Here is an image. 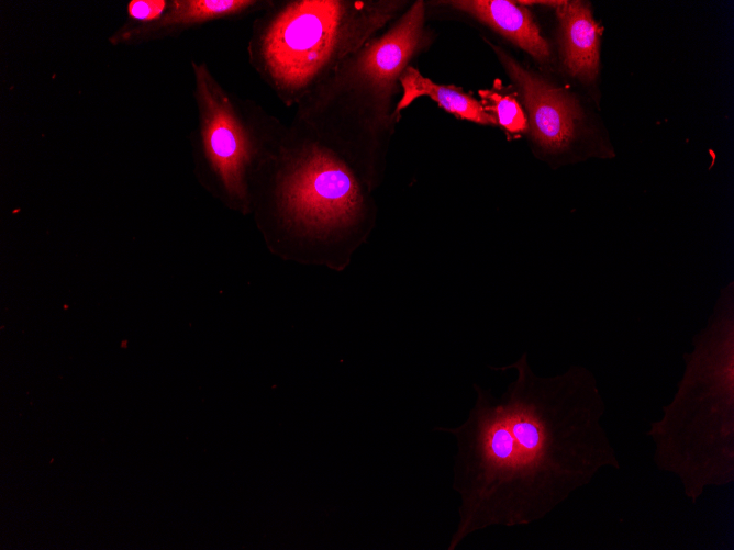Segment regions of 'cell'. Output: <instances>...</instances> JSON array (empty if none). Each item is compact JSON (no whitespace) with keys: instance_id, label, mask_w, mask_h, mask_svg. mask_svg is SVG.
<instances>
[{"instance_id":"obj_1","label":"cell","mask_w":734,"mask_h":550,"mask_svg":"<svg viewBox=\"0 0 734 550\" xmlns=\"http://www.w3.org/2000/svg\"><path fill=\"white\" fill-rule=\"evenodd\" d=\"M515 379L500 396L474 384L476 401L456 427L452 486L460 496L447 550L489 527L541 520L605 468L620 462L603 427L604 399L593 373L571 366L540 377L527 353L510 366Z\"/></svg>"},{"instance_id":"obj_2","label":"cell","mask_w":734,"mask_h":550,"mask_svg":"<svg viewBox=\"0 0 734 550\" xmlns=\"http://www.w3.org/2000/svg\"><path fill=\"white\" fill-rule=\"evenodd\" d=\"M371 190L352 165L293 117L251 184V214L268 250L343 271L372 231Z\"/></svg>"},{"instance_id":"obj_3","label":"cell","mask_w":734,"mask_h":550,"mask_svg":"<svg viewBox=\"0 0 734 550\" xmlns=\"http://www.w3.org/2000/svg\"><path fill=\"white\" fill-rule=\"evenodd\" d=\"M692 344L677 392L647 435L656 467L676 475L685 496L697 503L708 489L734 481L733 282Z\"/></svg>"},{"instance_id":"obj_4","label":"cell","mask_w":734,"mask_h":550,"mask_svg":"<svg viewBox=\"0 0 734 550\" xmlns=\"http://www.w3.org/2000/svg\"><path fill=\"white\" fill-rule=\"evenodd\" d=\"M425 3L410 4L300 104L294 117L341 154L374 191L381 183L400 77L424 38Z\"/></svg>"},{"instance_id":"obj_5","label":"cell","mask_w":734,"mask_h":550,"mask_svg":"<svg viewBox=\"0 0 734 550\" xmlns=\"http://www.w3.org/2000/svg\"><path fill=\"white\" fill-rule=\"evenodd\" d=\"M401 0H273L252 24L251 67L290 108L408 7Z\"/></svg>"},{"instance_id":"obj_6","label":"cell","mask_w":734,"mask_h":550,"mask_svg":"<svg viewBox=\"0 0 734 550\" xmlns=\"http://www.w3.org/2000/svg\"><path fill=\"white\" fill-rule=\"evenodd\" d=\"M197 125L190 134L201 183L227 207L251 214V184L288 125L225 89L203 61H191Z\"/></svg>"},{"instance_id":"obj_7","label":"cell","mask_w":734,"mask_h":550,"mask_svg":"<svg viewBox=\"0 0 734 550\" xmlns=\"http://www.w3.org/2000/svg\"><path fill=\"white\" fill-rule=\"evenodd\" d=\"M490 46L522 94L536 144L548 154L565 151L576 136L580 120L576 101L565 90L521 66L500 47Z\"/></svg>"},{"instance_id":"obj_8","label":"cell","mask_w":734,"mask_h":550,"mask_svg":"<svg viewBox=\"0 0 734 550\" xmlns=\"http://www.w3.org/2000/svg\"><path fill=\"white\" fill-rule=\"evenodd\" d=\"M273 0H168L159 19L145 24L124 22L110 37L114 45L136 46L176 37L203 24L266 10Z\"/></svg>"},{"instance_id":"obj_9","label":"cell","mask_w":734,"mask_h":550,"mask_svg":"<svg viewBox=\"0 0 734 550\" xmlns=\"http://www.w3.org/2000/svg\"><path fill=\"white\" fill-rule=\"evenodd\" d=\"M487 24L540 61H546L549 46L531 12L507 0H455L443 2Z\"/></svg>"},{"instance_id":"obj_10","label":"cell","mask_w":734,"mask_h":550,"mask_svg":"<svg viewBox=\"0 0 734 550\" xmlns=\"http://www.w3.org/2000/svg\"><path fill=\"white\" fill-rule=\"evenodd\" d=\"M555 11L560 24L567 70L585 81H592L599 67L601 29L593 20L589 4L560 1Z\"/></svg>"},{"instance_id":"obj_11","label":"cell","mask_w":734,"mask_h":550,"mask_svg":"<svg viewBox=\"0 0 734 550\" xmlns=\"http://www.w3.org/2000/svg\"><path fill=\"white\" fill-rule=\"evenodd\" d=\"M400 87L403 94L394 109L399 119L403 109L419 97L426 96L459 119L483 125H497L496 119L483 109L481 102L456 87L435 83L411 66L403 70L400 77Z\"/></svg>"},{"instance_id":"obj_12","label":"cell","mask_w":734,"mask_h":550,"mask_svg":"<svg viewBox=\"0 0 734 550\" xmlns=\"http://www.w3.org/2000/svg\"><path fill=\"white\" fill-rule=\"evenodd\" d=\"M483 109L496 119L497 124L510 134H520L527 131L529 120L518 100L499 90H480Z\"/></svg>"},{"instance_id":"obj_13","label":"cell","mask_w":734,"mask_h":550,"mask_svg":"<svg viewBox=\"0 0 734 550\" xmlns=\"http://www.w3.org/2000/svg\"><path fill=\"white\" fill-rule=\"evenodd\" d=\"M168 0H131L126 5L127 20L132 24H145L162 16Z\"/></svg>"}]
</instances>
